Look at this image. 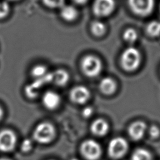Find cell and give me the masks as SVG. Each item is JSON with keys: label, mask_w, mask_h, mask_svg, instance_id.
Masks as SVG:
<instances>
[{"label": "cell", "mask_w": 160, "mask_h": 160, "mask_svg": "<svg viewBox=\"0 0 160 160\" xmlns=\"http://www.w3.org/2000/svg\"><path fill=\"white\" fill-rule=\"evenodd\" d=\"M81 68L86 76L95 77L101 72L102 64L101 60L98 56L93 54H88L82 58Z\"/></svg>", "instance_id": "2"}, {"label": "cell", "mask_w": 160, "mask_h": 160, "mask_svg": "<svg viewBox=\"0 0 160 160\" xmlns=\"http://www.w3.org/2000/svg\"><path fill=\"white\" fill-rule=\"evenodd\" d=\"M69 80V74L64 69H58L51 74V81L58 86L65 85Z\"/></svg>", "instance_id": "15"}, {"label": "cell", "mask_w": 160, "mask_h": 160, "mask_svg": "<svg viewBox=\"0 0 160 160\" xmlns=\"http://www.w3.org/2000/svg\"><path fill=\"white\" fill-rule=\"evenodd\" d=\"M129 8L133 13L139 16H147L154 9V0H128Z\"/></svg>", "instance_id": "4"}, {"label": "cell", "mask_w": 160, "mask_h": 160, "mask_svg": "<svg viewBox=\"0 0 160 160\" xmlns=\"http://www.w3.org/2000/svg\"><path fill=\"white\" fill-rule=\"evenodd\" d=\"M47 68L42 64H38L34 66L31 70V74L36 78L41 79L47 75Z\"/></svg>", "instance_id": "20"}, {"label": "cell", "mask_w": 160, "mask_h": 160, "mask_svg": "<svg viewBox=\"0 0 160 160\" xmlns=\"http://www.w3.org/2000/svg\"><path fill=\"white\" fill-rule=\"evenodd\" d=\"M90 97V92L87 88L84 86H78L74 87L70 92L71 100L78 104L85 103Z\"/></svg>", "instance_id": "9"}, {"label": "cell", "mask_w": 160, "mask_h": 160, "mask_svg": "<svg viewBox=\"0 0 160 160\" xmlns=\"http://www.w3.org/2000/svg\"><path fill=\"white\" fill-rule=\"evenodd\" d=\"M90 30L91 33L95 37L103 36L107 31L106 24L99 20H95L92 21L90 25Z\"/></svg>", "instance_id": "16"}, {"label": "cell", "mask_w": 160, "mask_h": 160, "mask_svg": "<svg viewBox=\"0 0 160 160\" xmlns=\"http://www.w3.org/2000/svg\"><path fill=\"white\" fill-rule=\"evenodd\" d=\"M61 101L59 95L54 91H48L44 93L42 97L43 105L48 109H54Z\"/></svg>", "instance_id": "11"}, {"label": "cell", "mask_w": 160, "mask_h": 160, "mask_svg": "<svg viewBox=\"0 0 160 160\" xmlns=\"http://www.w3.org/2000/svg\"><path fill=\"white\" fill-rule=\"evenodd\" d=\"M146 33L151 37H157L160 35V21H152L146 28Z\"/></svg>", "instance_id": "17"}, {"label": "cell", "mask_w": 160, "mask_h": 160, "mask_svg": "<svg viewBox=\"0 0 160 160\" xmlns=\"http://www.w3.org/2000/svg\"><path fill=\"white\" fill-rule=\"evenodd\" d=\"M146 130V124L141 121H135L132 123L128 129V133L131 138L134 140L141 139Z\"/></svg>", "instance_id": "10"}, {"label": "cell", "mask_w": 160, "mask_h": 160, "mask_svg": "<svg viewBox=\"0 0 160 160\" xmlns=\"http://www.w3.org/2000/svg\"><path fill=\"white\" fill-rule=\"evenodd\" d=\"M71 160H79V159H76V158H72V159H71Z\"/></svg>", "instance_id": "29"}, {"label": "cell", "mask_w": 160, "mask_h": 160, "mask_svg": "<svg viewBox=\"0 0 160 160\" xmlns=\"http://www.w3.org/2000/svg\"><path fill=\"white\" fill-rule=\"evenodd\" d=\"M81 152L88 160H98L102 153L101 146L92 139L84 141L81 146Z\"/></svg>", "instance_id": "5"}, {"label": "cell", "mask_w": 160, "mask_h": 160, "mask_svg": "<svg viewBox=\"0 0 160 160\" xmlns=\"http://www.w3.org/2000/svg\"><path fill=\"white\" fill-rule=\"evenodd\" d=\"M72 1L77 4L82 5V4H84L85 3H86L88 0H72Z\"/></svg>", "instance_id": "26"}, {"label": "cell", "mask_w": 160, "mask_h": 160, "mask_svg": "<svg viewBox=\"0 0 160 160\" xmlns=\"http://www.w3.org/2000/svg\"><path fill=\"white\" fill-rule=\"evenodd\" d=\"M122 38L126 42L130 44H132L137 40L138 35L136 31L134 29L129 28L126 29L124 31Z\"/></svg>", "instance_id": "19"}, {"label": "cell", "mask_w": 160, "mask_h": 160, "mask_svg": "<svg viewBox=\"0 0 160 160\" xmlns=\"http://www.w3.org/2000/svg\"><path fill=\"white\" fill-rule=\"evenodd\" d=\"M109 129L108 122L102 119H96L91 126V132L96 136H102L107 134Z\"/></svg>", "instance_id": "13"}, {"label": "cell", "mask_w": 160, "mask_h": 160, "mask_svg": "<svg viewBox=\"0 0 160 160\" xmlns=\"http://www.w3.org/2000/svg\"><path fill=\"white\" fill-rule=\"evenodd\" d=\"M43 4L51 9L61 8L64 5L65 0H42Z\"/></svg>", "instance_id": "21"}, {"label": "cell", "mask_w": 160, "mask_h": 160, "mask_svg": "<svg viewBox=\"0 0 160 160\" xmlns=\"http://www.w3.org/2000/svg\"><path fill=\"white\" fill-rule=\"evenodd\" d=\"M141 61L139 51L134 47L130 46L125 49L120 57L121 66L124 70L132 72L138 68Z\"/></svg>", "instance_id": "1"}, {"label": "cell", "mask_w": 160, "mask_h": 160, "mask_svg": "<svg viewBox=\"0 0 160 160\" xmlns=\"http://www.w3.org/2000/svg\"><path fill=\"white\" fill-rule=\"evenodd\" d=\"M131 160H152V156L148 150L138 148L132 152Z\"/></svg>", "instance_id": "18"}, {"label": "cell", "mask_w": 160, "mask_h": 160, "mask_svg": "<svg viewBox=\"0 0 160 160\" xmlns=\"http://www.w3.org/2000/svg\"><path fill=\"white\" fill-rule=\"evenodd\" d=\"M55 135L54 126L49 122L39 124L34 130L33 138L38 142L46 144L51 142Z\"/></svg>", "instance_id": "3"}, {"label": "cell", "mask_w": 160, "mask_h": 160, "mask_svg": "<svg viewBox=\"0 0 160 160\" xmlns=\"http://www.w3.org/2000/svg\"><path fill=\"white\" fill-rule=\"evenodd\" d=\"M0 160H10V159H8V158H0Z\"/></svg>", "instance_id": "28"}, {"label": "cell", "mask_w": 160, "mask_h": 160, "mask_svg": "<svg viewBox=\"0 0 160 160\" xmlns=\"http://www.w3.org/2000/svg\"><path fill=\"white\" fill-rule=\"evenodd\" d=\"M2 115H3V111H2V108L0 107V119L2 118Z\"/></svg>", "instance_id": "27"}, {"label": "cell", "mask_w": 160, "mask_h": 160, "mask_svg": "<svg viewBox=\"0 0 160 160\" xmlns=\"http://www.w3.org/2000/svg\"><path fill=\"white\" fill-rule=\"evenodd\" d=\"M60 16L66 22L74 21L78 17V10L72 5H64L60 8Z\"/></svg>", "instance_id": "12"}, {"label": "cell", "mask_w": 160, "mask_h": 160, "mask_svg": "<svg viewBox=\"0 0 160 160\" xmlns=\"http://www.w3.org/2000/svg\"><path fill=\"white\" fill-rule=\"evenodd\" d=\"M116 8L114 0H94L92 9L94 14L99 18H105L111 15Z\"/></svg>", "instance_id": "6"}, {"label": "cell", "mask_w": 160, "mask_h": 160, "mask_svg": "<svg viewBox=\"0 0 160 160\" xmlns=\"http://www.w3.org/2000/svg\"><path fill=\"white\" fill-rule=\"evenodd\" d=\"M11 1H18V0H11Z\"/></svg>", "instance_id": "30"}, {"label": "cell", "mask_w": 160, "mask_h": 160, "mask_svg": "<svg viewBox=\"0 0 160 160\" xmlns=\"http://www.w3.org/2000/svg\"><path fill=\"white\" fill-rule=\"evenodd\" d=\"M116 82L109 77H106L101 79L99 83V88L102 92L105 94H111L116 89Z\"/></svg>", "instance_id": "14"}, {"label": "cell", "mask_w": 160, "mask_h": 160, "mask_svg": "<svg viewBox=\"0 0 160 160\" xmlns=\"http://www.w3.org/2000/svg\"><path fill=\"white\" fill-rule=\"evenodd\" d=\"M159 9H160V6H159Z\"/></svg>", "instance_id": "31"}, {"label": "cell", "mask_w": 160, "mask_h": 160, "mask_svg": "<svg viewBox=\"0 0 160 160\" xmlns=\"http://www.w3.org/2000/svg\"><path fill=\"white\" fill-rule=\"evenodd\" d=\"M10 6L8 2L5 1H0V19L6 18L9 13Z\"/></svg>", "instance_id": "22"}, {"label": "cell", "mask_w": 160, "mask_h": 160, "mask_svg": "<svg viewBox=\"0 0 160 160\" xmlns=\"http://www.w3.org/2000/svg\"><path fill=\"white\" fill-rule=\"evenodd\" d=\"M32 142L29 139H25L22 141L21 149L23 152H29L32 149Z\"/></svg>", "instance_id": "23"}, {"label": "cell", "mask_w": 160, "mask_h": 160, "mask_svg": "<svg viewBox=\"0 0 160 160\" xmlns=\"http://www.w3.org/2000/svg\"><path fill=\"white\" fill-rule=\"evenodd\" d=\"M92 112H93L92 108L90 106H88L84 108V109L82 111V114L84 118H89L91 116Z\"/></svg>", "instance_id": "25"}, {"label": "cell", "mask_w": 160, "mask_h": 160, "mask_svg": "<svg viewBox=\"0 0 160 160\" xmlns=\"http://www.w3.org/2000/svg\"><path fill=\"white\" fill-rule=\"evenodd\" d=\"M16 136L14 132L9 129L0 132V151L9 152L14 149L16 144Z\"/></svg>", "instance_id": "8"}, {"label": "cell", "mask_w": 160, "mask_h": 160, "mask_svg": "<svg viewBox=\"0 0 160 160\" xmlns=\"http://www.w3.org/2000/svg\"><path fill=\"white\" fill-rule=\"evenodd\" d=\"M149 132L152 138H157L160 134V131L156 126H151L149 128Z\"/></svg>", "instance_id": "24"}, {"label": "cell", "mask_w": 160, "mask_h": 160, "mask_svg": "<svg viewBox=\"0 0 160 160\" xmlns=\"http://www.w3.org/2000/svg\"><path fill=\"white\" fill-rule=\"evenodd\" d=\"M128 144L125 139L116 137L111 140L108 145V154L112 158H122L127 152Z\"/></svg>", "instance_id": "7"}]
</instances>
